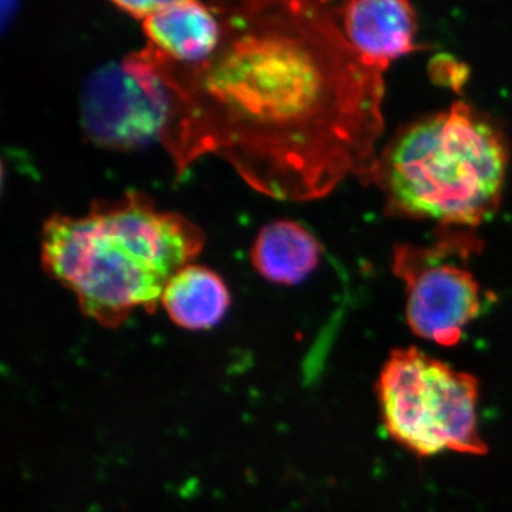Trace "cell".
I'll list each match as a JSON object with an SVG mask.
<instances>
[{
    "mask_svg": "<svg viewBox=\"0 0 512 512\" xmlns=\"http://www.w3.org/2000/svg\"><path fill=\"white\" fill-rule=\"evenodd\" d=\"M80 121L90 141L106 150L126 153L160 143L167 123L164 86L130 53L90 74Z\"/></svg>",
    "mask_w": 512,
    "mask_h": 512,
    "instance_id": "obj_6",
    "label": "cell"
},
{
    "mask_svg": "<svg viewBox=\"0 0 512 512\" xmlns=\"http://www.w3.org/2000/svg\"><path fill=\"white\" fill-rule=\"evenodd\" d=\"M165 5V2H156V0H148V2H113V6L119 8L121 12L131 16L140 22H144L147 18H150L153 13L160 10Z\"/></svg>",
    "mask_w": 512,
    "mask_h": 512,
    "instance_id": "obj_11",
    "label": "cell"
},
{
    "mask_svg": "<svg viewBox=\"0 0 512 512\" xmlns=\"http://www.w3.org/2000/svg\"><path fill=\"white\" fill-rule=\"evenodd\" d=\"M387 433L420 457L483 456L478 429V380L417 348L390 353L377 380Z\"/></svg>",
    "mask_w": 512,
    "mask_h": 512,
    "instance_id": "obj_4",
    "label": "cell"
},
{
    "mask_svg": "<svg viewBox=\"0 0 512 512\" xmlns=\"http://www.w3.org/2000/svg\"><path fill=\"white\" fill-rule=\"evenodd\" d=\"M204 245V231L190 218L160 210L144 192L127 191L94 201L83 215H50L40 262L76 296L84 316L119 328L137 309L156 311L168 281Z\"/></svg>",
    "mask_w": 512,
    "mask_h": 512,
    "instance_id": "obj_2",
    "label": "cell"
},
{
    "mask_svg": "<svg viewBox=\"0 0 512 512\" xmlns=\"http://www.w3.org/2000/svg\"><path fill=\"white\" fill-rule=\"evenodd\" d=\"M215 52L178 63L133 52L167 94L161 146L181 177L205 156L227 161L281 201L326 197L365 181L383 134L384 72L349 42L325 2L211 3Z\"/></svg>",
    "mask_w": 512,
    "mask_h": 512,
    "instance_id": "obj_1",
    "label": "cell"
},
{
    "mask_svg": "<svg viewBox=\"0 0 512 512\" xmlns=\"http://www.w3.org/2000/svg\"><path fill=\"white\" fill-rule=\"evenodd\" d=\"M507 167L501 131L457 101L396 134L363 183L382 191L390 215L476 228L500 207Z\"/></svg>",
    "mask_w": 512,
    "mask_h": 512,
    "instance_id": "obj_3",
    "label": "cell"
},
{
    "mask_svg": "<svg viewBox=\"0 0 512 512\" xmlns=\"http://www.w3.org/2000/svg\"><path fill=\"white\" fill-rule=\"evenodd\" d=\"M318 239L299 222L275 220L259 229L251 247V262L262 278L276 285H296L318 268Z\"/></svg>",
    "mask_w": 512,
    "mask_h": 512,
    "instance_id": "obj_9",
    "label": "cell"
},
{
    "mask_svg": "<svg viewBox=\"0 0 512 512\" xmlns=\"http://www.w3.org/2000/svg\"><path fill=\"white\" fill-rule=\"evenodd\" d=\"M439 228L431 244L396 247L392 268L406 285V318L414 335L451 348L483 308L480 285L468 268L483 241L474 228Z\"/></svg>",
    "mask_w": 512,
    "mask_h": 512,
    "instance_id": "obj_5",
    "label": "cell"
},
{
    "mask_svg": "<svg viewBox=\"0 0 512 512\" xmlns=\"http://www.w3.org/2000/svg\"><path fill=\"white\" fill-rule=\"evenodd\" d=\"M141 25L148 45L174 62L200 63L220 45V18L211 3L171 0Z\"/></svg>",
    "mask_w": 512,
    "mask_h": 512,
    "instance_id": "obj_8",
    "label": "cell"
},
{
    "mask_svg": "<svg viewBox=\"0 0 512 512\" xmlns=\"http://www.w3.org/2000/svg\"><path fill=\"white\" fill-rule=\"evenodd\" d=\"M161 306L178 328L208 330L227 315L231 293L217 272L207 266L190 264L168 281Z\"/></svg>",
    "mask_w": 512,
    "mask_h": 512,
    "instance_id": "obj_10",
    "label": "cell"
},
{
    "mask_svg": "<svg viewBox=\"0 0 512 512\" xmlns=\"http://www.w3.org/2000/svg\"><path fill=\"white\" fill-rule=\"evenodd\" d=\"M343 32L357 52L386 70L393 60L419 49L416 15L404 0H357L340 12Z\"/></svg>",
    "mask_w": 512,
    "mask_h": 512,
    "instance_id": "obj_7",
    "label": "cell"
}]
</instances>
